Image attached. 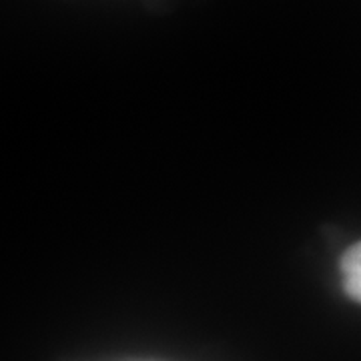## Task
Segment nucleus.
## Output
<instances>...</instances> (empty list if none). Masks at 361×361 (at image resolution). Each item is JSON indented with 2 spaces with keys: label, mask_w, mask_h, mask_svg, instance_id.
<instances>
[{
  "label": "nucleus",
  "mask_w": 361,
  "mask_h": 361,
  "mask_svg": "<svg viewBox=\"0 0 361 361\" xmlns=\"http://www.w3.org/2000/svg\"><path fill=\"white\" fill-rule=\"evenodd\" d=\"M341 273H343V287L348 295L355 301L361 297V247L360 243L351 245L341 259Z\"/></svg>",
  "instance_id": "nucleus-1"
}]
</instances>
